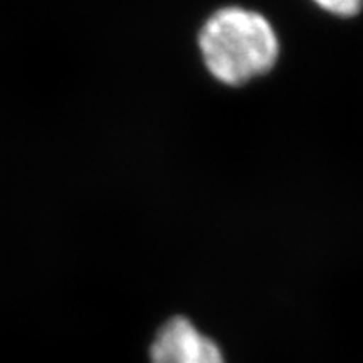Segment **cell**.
<instances>
[{
    "label": "cell",
    "instance_id": "2",
    "mask_svg": "<svg viewBox=\"0 0 363 363\" xmlns=\"http://www.w3.org/2000/svg\"><path fill=\"white\" fill-rule=\"evenodd\" d=\"M150 358L152 363H225L214 340L182 316L172 318L158 330Z\"/></svg>",
    "mask_w": 363,
    "mask_h": 363
},
{
    "label": "cell",
    "instance_id": "3",
    "mask_svg": "<svg viewBox=\"0 0 363 363\" xmlns=\"http://www.w3.org/2000/svg\"><path fill=\"white\" fill-rule=\"evenodd\" d=\"M315 2L325 11L343 17L355 16L363 7V0H315Z\"/></svg>",
    "mask_w": 363,
    "mask_h": 363
},
{
    "label": "cell",
    "instance_id": "1",
    "mask_svg": "<svg viewBox=\"0 0 363 363\" xmlns=\"http://www.w3.org/2000/svg\"><path fill=\"white\" fill-rule=\"evenodd\" d=\"M199 44L207 69L230 86L264 74L279 56L278 35L269 21L240 7L217 11L203 24Z\"/></svg>",
    "mask_w": 363,
    "mask_h": 363
}]
</instances>
